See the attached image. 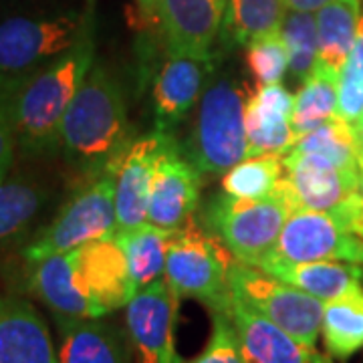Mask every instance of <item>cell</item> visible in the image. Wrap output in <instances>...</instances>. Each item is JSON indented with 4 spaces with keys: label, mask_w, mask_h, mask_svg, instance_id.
<instances>
[{
    "label": "cell",
    "mask_w": 363,
    "mask_h": 363,
    "mask_svg": "<svg viewBox=\"0 0 363 363\" xmlns=\"http://www.w3.org/2000/svg\"><path fill=\"white\" fill-rule=\"evenodd\" d=\"M286 13L285 0H228L220 28L222 40L247 47L255 39L279 33Z\"/></svg>",
    "instance_id": "27"
},
{
    "label": "cell",
    "mask_w": 363,
    "mask_h": 363,
    "mask_svg": "<svg viewBox=\"0 0 363 363\" xmlns=\"http://www.w3.org/2000/svg\"><path fill=\"white\" fill-rule=\"evenodd\" d=\"M61 331L59 363H130L121 337L97 319L55 317Z\"/></svg>",
    "instance_id": "22"
},
{
    "label": "cell",
    "mask_w": 363,
    "mask_h": 363,
    "mask_svg": "<svg viewBox=\"0 0 363 363\" xmlns=\"http://www.w3.org/2000/svg\"><path fill=\"white\" fill-rule=\"evenodd\" d=\"M309 363H333V362H331V357H329V355H323V353H319L317 350H313L311 355H309Z\"/></svg>",
    "instance_id": "39"
},
{
    "label": "cell",
    "mask_w": 363,
    "mask_h": 363,
    "mask_svg": "<svg viewBox=\"0 0 363 363\" xmlns=\"http://www.w3.org/2000/svg\"><path fill=\"white\" fill-rule=\"evenodd\" d=\"M95 63L93 13L77 43L39 71L14 81L11 93L16 150L28 157L59 150L61 123Z\"/></svg>",
    "instance_id": "1"
},
{
    "label": "cell",
    "mask_w": 363,
    "mask_h": 363,
    "mask_svg": "<svg viewBox=\"0 0 363 363\" xmlns=\"http://www.w3.org/2000/svg\"><path fill=\"white\" fill-rule=\"evenodd\" d=\"M73 264L79 291L87 297L97 319L125 307L138 293L116 234L73 250Z\"/></svg>",
    "instance_id": "13"
},
{
    "label": "cell",
    "mask_w": 363,
    "mask_h": 363,
    "mask_svg": "<svg viewBox=\"0 0 363 363\" xmlns=\"http://www.w3.org/2000/svg\"><path fill=\"white\" fill-rule=\"evenodd\" d=\"M224 313L233 321L245 363H309L315 347L298 343L245 301L233 295Z\"/></svg>",
    "instance_id": "18"
},
{
    "label": "cell",
    "mask_w": 363,
    "mask_h": 363,
    "mask_svg": "<svg viewBox=\"0 0 363 363\" xmlns=\"http://www.w3.org/2000/svg\"><path fill=\"white\" fill-rule=\"evenodd\" d=\"M226 0H160L154 16L168 52L212 55L220 35Z\"/></svg>",
    "instance_id": "16"
},
{
    "label": "cell",
    "mask_w": 363,
    "mask_h": 363,
    "mask_svg": "<svg viewBox=\"0 0 363 363\" xmlns=\"http://www.w3.org/2000/svg\"><path fill=\"white\" fill-rule=\"evenodd\" d=\"M321 335L329 355L350 359L363 350V285L323 305Z\"/></svg>",
    "instance_id": "26"
},
{
    "label": "cell",
    "mask_w": 363,
    "mask_h": 363,
    "mask_svg": "<svg viewBox=\"0 0 363 363\" xmlns=\"http://www.w3.org/2000/svg\"><path fill=\"white\" fill-rule=\"evenodd\" d=\"M267 259L285 262L345 260L363 267V240L351 233L347 224L333 212L293 208L277 247Z\"/></svg>",
    "instance_id": "9"
},
{
    "label": "cell",
    "mask_w": 363,
    "mask_h": 363,
    "mask_svg": "<svg viewBox=\"0 0 363 363\" xmlns=\"http://www.w3.org/2000/svg\"><path fill=\"white\" fill-rule=\"evenodd\" d=\"M362 0H331L315 13L319 55L317 65L337 73L350 57L357 25L362 18Z\"/></svg>",
    "instance_id": "24"
},
{
    "label": "cell",
    "mask_w": 363,
    "mask_h": 363,
    "mask_svg": "<svg viewBox=\"0 0 363 363\" xmlns=\"http://www.w3.org/2000/svg\"><path fill=\"white\" fill-rule=\"evenodd\" d=\"M14 81H0V184L9 178L16 154L13 116H11V93Z\"/></svg>",
    "instance_id": "35"
},
{
    "label": "cell",
    "mask_w": 363,
    "mask_h": 363,
    "mask_svg": "<svg viewBox=\"0 0 363 363\" xmlns=\"http://www.w3.org/2000/svg\"><path fill=\"white\" fill-rule=\"evenodd\" d=\"M281 35L289 51V71L297 81H305L317 65L319 55L315 13L289 11L281 26Z\"/></svg>",
    "instance_id": "31"
},
{
    "label": "cell",
    "mask_w": 363,
    "mask_h": 363,
    "mask_svg": "<svg viewBox=\"0 0 363 363\" xmlns=\"http://www.w3.org/2000/svg\"><path fill=\"white\" fill-rule=\"evenodd\" d=\"M337 117L353 125L363 117V14L350 57L337 75Z\"/></svg>",
    "instance_id": "32"
},
{
    "label": "cell",
    "mask_w": 363,
    "mask_h": 363,
    "mask_svg": "<svg viewBox=\"0 0 363 363\" xmlns=\"http://www.w3.org/2000/svg\"><path fill=\"white\" fill-rule=\"evenodd\" d=\"M230 291L298 343L315 347L321 333L323 301L238 260L230 269Z\"/></svg>",
    "instance_id": "7"
},
{
    "label": "cell",
    "mask_w": 363,
    "mask_h": 363,
    "mask_svg": "<svg viewBox=\"0 0 363 363\" xmlns=\"http://www.w3.org/2000/svg\"><path fill=\"white\" fill-rule=\"evenodd\" d=\"M289 212L291 204L279 186L262 200H240L222 192L206 204L202 224L220 238L238 262L259 267L277 247Z\"/></svg>",
    "instance_id": "5"
},
{
    "label": "cell",
    "mask_w": 363,
    "mask_h": 363,
    "mask_svg": "<svg viewBox=\"0 0 363 363\" xmlns=\"http://www.w3.org/2000/svg\"><path fill=\"white\" fill-rule=\"evenodd\" d=\"M293 113L295 95L283 83L257 87L255 93H250L245 105L247 156H286L297 143V133L293 130Z\"/></svg>",
    "instance_id": "17"
},
{
    "label": "cell",
    "mask_w": 363,
    "mask_h": 363,
    "mask_svg": "<svg viewBox=\"0 0 363 363\" xmlns=\"http://www.w3.org/2000/svg\"><path fill=\"white\" fill-rule=\"evenodd\" d=\"M0 363H59L45 319L14 295H0Z\"/></svg>",
    "instance_id": "19"
},
{
    "label": "cell",
    "mask_w": 363,
    "mask_h": 363,
    "mask_svg": "<svg viewBox=\"0 0 363 363\" xmlns=\"http://www.w3.org/2000/svg\"><path fill=\"white\" fill-rule=\"evenodd\" d=\"M28 286L49 307L55 317L97 319L87 297L75 281L73 250L28 262Z\"/></svg>",
    "instance_id": "20"
},
{
    "label": "cell",
    "mask_w": 363,
    "mask_h": 363,
    "mask_svg": "<svg viewBox=\"0 0 363 363\" xmlns=\"http://www.w3.org/2000/svg\"><path fill=\"white\" fill-rule=\"evenodd\" d=\"M247 95L233 79L210 83L198 104L186 156L202 174H224L248 154L245 125Z\"/></svg>",
    "instance_id": "4"
},
{
    "label": "cell",
    "mask_w": 363,
    "mask_h": 363,
    "mask_svg": "<svg viewBox=\"0 0 363 363\" xmlns=\"http://www.w3.org/2000/svg\"><path fill=\"white\" fill-rule=\"evenodd\" d=\"M247 67L257 87L274 85L283 81L289 71V51L281 30L248 43Z\"/></svg>",
    "instance_id": "33"
},
{
    "label": "cell",
    "mask_w": 363,
    "mask_h": 363,
    "mask_svg": "<svg viewBox=\"0 0 363 363\" xmlns=\"http://www.w3.org/2000/svg\"><path fill=\"white\" fill-rule=\"evenodd\" d=\"M182 298L162 277L125 305V323L138 363H180L174 345Z\"/></svg>",
    "instance_id": "11"
},
{
    "label": "cell",
    "mask_w": 363,
    "mask_h": 363,
    "mask_svg": "<svg viewBox=\"0 0 363 363\" xmlns=\"http://www.w3.org/2000/svg\"><path fill=\"white\" fill-rule=\"evenodd\" d=\"M169 138V131L156 130L150 135L131 140L105 169L113 184L117 233L147 222L157 160L164 154Z\"/></svg>",
    "instance_id": "10"
},
{
    "label": "cell",
    "mask_w": 363,
    "mask_h": 363,
    "mask_svg": "<svg viewBox=\"0 0 363 363\" xmlns=\"http://www.w3.org/2000/svg\"><path fill=\"white\" fill-rule=\"evenodd\" d=\"M91 16L81 11L13 16L0 23V81H18L49 65L81 37Z\"/></svg>",
    "instance_id": "6"
},
{
    "label": "cell",
    "mask_w": 363,
    "mask_h": 363,
    "mask_svg": "<svg viewBox=\"0 0 363 363\" xmlns=\"http://www.w3.org/2000/svg\"><path fill=\"white\" fill-rule=\"evenodd\" d=\"M355 133H357V150H359V169L363 172V117L355 123Z\"/></svg>",
    "instance_id": "37"
},
{
    "label": "cell",
    "mask_w": 363,
    "mask_h": 363,
    "mask_svg": "<svg viewBox=\"0 0 363 363\" xmlns=\"http://www.w3.org/2000/svg\"><path fill=\"white\" fill-rule=\"evenodd\" d=\"M337 117V73L315 67L295 95L293 130L301 135Z\"/></svg>",
    "instance_id": "28"
},
{
    "label": "cell",
    "mask_w": 363,
    "mask_h": 363,
    "mask_svg": "<svg viewBox=\"0 0 363 363\" xmlns=\"http://www.w3.org/2000/svg\"><path fill=\"white\" fill-rule=\"evenodd\" d=\"M157 2H160V0H138V4L142 6L143 13L150 14V16H154V11H156Z\"/></svg>",
    "instance_id": "38"
},
{
    "label": "cell",
    "mask_w": 363,
    "mask_h": 363,
    "mask_svg": "<svg viewBox=\"0 0 363 363\" xmlns=\"http://www.w3.org/2000/svg\"><path fill=\"white\" fill-rule=\"evenodd\" d=\"M47 202L45 188L30 178L13 176L0 184V255L18 247Z\"/></svg>",
    "instance_id": "23"
},
{
    "label": "cell",
    "mask_w": 363,
    "mask_h": 363,
    "mask_svg": "<svg viewBox=\"0 0 363 363\" xmlns=\"http://www.w3.org/2000/svg\"><path fill=\"white\" fill-rule=\"evenodd\" d=\"M291 152H303V154L325 157L339 168L359 169L355 125L341 117H335L309 133L301 135Z\"/></svg>",
    "instance_id": "30"
},
{
    "label": "cell",
    "mask_w": 363,
    "mask_h": 363,
    "mask_svg": "<svg viewBox=\"0 0 363 363\" xmlns=\"http://www.w3.org/2000/svg\"><path fill=\"white\" fill-rule=\"evenodd\" d=\"M216 67L218 59L214 52L206 57L168 52L154 81L156 130L169 131L196 104H200Z\"/></svg>",
    "instance_id": "15"
},
{
    "label": "cell",
    "mask_w": 363,
    "mask_h": 363,
    "mask_svg": "<svg viewBox=\"0 0 363 363\" xmlns=\"http://www.w3.org/2000/svg\"><path fill=\"white\" fill-rule=\"evenodd\" d=\"M359 190H362V196H363V172H362V180H359Z\"/></svg>",
    "instance_id": "40"
},
{
    "label": "cell",
    "mask_w": 363,
    "mask_h": 363,
    "mask_svg": "<svg viewBox=\"0 0 363 363\" xmlns=\"http://www.w3.org/2000/svg\"><path fill=\"white\" fill-rule=\"evenodd\" d=\"M283 178V156H247L222 174V192L240 200H262L274 194Z\"/></svg>",
    "instance_id": "29"
},
{
    "label": "cell",
    "mask_w": 363,
    "mask_h": 363,
    "mask_svg": "<svg viewBox=\"0 0 363 363\" xmlns=\"http://www.w3.org/2000/svg\"><path fill=\"white\" fill-rule=\"evenodd\" d=\"M272 277L297 286L319 301L341 297L355 285H363V267L345 260H313V262H285L267 259L257 267Z\"/></svg>",
    "instance_id": "21"
},
{
    "label": "cell",
    "mask_w": 363,
    "mask_h": 363,
    "mask_svg": "<svg viewBox=\"0 0 363 363\" xmlns=\"http://www.w3.org/2000/svg\"><path fill=\"white\" fill-rule=\"evenodd\" d=\"M130 142L123 89L107 67L93 63L63 117L59 150L71 168L97 178Z\"/></svg>",
    "instance_id": "2"
},
{
    "label": "cell",
    "mask_w": 363,
    "mask_h": 363,
    "mask_svg": "<svg viewBox=\"0 0 363 363\" xmlns=\"http://www.w3.org/2000/svg\"><path fill=\"white\" fill-rule=\"evenodd\" d=\"M234 255L206 226L190 220L174 233L164 279L180 298H196L212 313L224 311L233 297Z\"/></svg>",
    "instance_id": "3"
},
{
    "label": "cell",
    "mask_w": 363,
    "mask_h": 363,
    "mask_svg": "<svg viewBox=\"0 0 363 363\" xmlns=\"http://www.w3.org/2000/svg\"><path fill=\"white\" fill-rule=\"evenodd\" d=\"M116 236L125 252L131 281L138 291L164 277L174 230H164L150 222H143L135 228L116 233Z\"/></svg>",
    "instance_id": "25"
},
{
    "label": "cell",
    "mask_w": 363,
    "mask_h": 363,
    "mask_svg": "<svg viewBox=\"0 0 363 363\" xmlns=\"http://www.w3.org/2000/svg\"><path fill=\"white\" fill-rule=\"evenodd\" d=\"M117 233L113 184L107 174L83 186L37 238L25 247L26 262L71 252Z\"/></svg>",
    "instance_id": "8"
},
{
    "label": "cell",
    "mask_w": 363,
    "mask_h": 363,
    "mask_svg": "<svg viewBox=\"0 0 363 363\" xmlns=\"http://www.w3.org/2000/svg\"><path fill=\"white\" fill-rule=\"evenodd\" d=\"M289 11H297V13H317L319 9H323L327 2L331 0H285Z\"/></svg>",
    "instance_id": "36"
},
{
    "label": "cell",
    "mask_w": 363,
    "mask_h": 363,
    "mask_svg": "<svg viewBox=\"0 0 363 363\" xmlns=\"http://www.w3.org/2000/svg\"><path fill=\"white\" fill-rule=\"evenodd\" d=\"M362 172L345 169L329 160L303 152L283 156V178L279 190L293 208H313L331 212L359 190Z\"/></svg>",
    "instance_id": "12"
},
{
    "label": "cell",
    "mask_w": 363,
    "mask_h": 363,
    "mask_svg": "<svg viewBox=\"0 0 363 363\" xmlns=\"http://www.w3.org/2000/svg\"><path fill=\"white\" fill-rule=\"evenodd\" d=\"M180 363H245L230 317L224 311L212 313V335L204 351L194 359Z\"/></svg>",
    "instance_id": "34"
},
{
    "label": "cell",
    "mask_w": 363,
    "mask_h": 363,
    "mask_svg": "<svg viewBox=\"0 0 363 363\" xmlns=\"http://www.w3.org/2000/svg\"><path fill=\"white\" fill-rule=\"evenodd\" d=\"M202 172L169 138L160 156L154 174V186L147 204V222L164 230H180L190 220L200 202Z\"/></svg>",
    "instance_id": "14"
}]
</instances>
